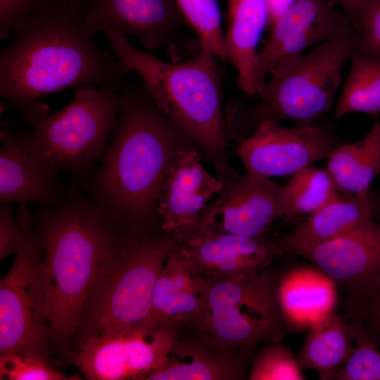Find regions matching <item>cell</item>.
Masks as SVG:
<instances>
[{
	"label": "cell",
	"mask_w": 380,
	"mask_h": 380,
	"mask_svg": "<svg viewBox=\"0 0 380 380\" xmlns=\"http://www.w3.org/2000/svg\"><path fill=\"white\" fill-rule=\"evenodd\" d=\"M337 191L325 169L305 167L292 175L284 186L283 216L310 215L330 201Z\"/></svg>",
	"instance_id": "obj_27"
},
{
	"label": "cell",
	"mask_w": 380,
	"mask_h": 380,
	"mask_svg": "<svg viewBox=\"0 0 380 380\" xmlns=\"http://www.w3.org/2000/svg\"><path fill=\"white\" fill-rule=\"evenodd\" d=\"M51 1L0 0L1 39H5L17 23L44 9Z\"/></svg>",
	"instance_id": "obj_34"
},
{
	"label": "cell",
	"mask_w": 380,
	"mask_h": 380,
	"mask_svg": "<svg viewBox=\"0 0 380 380\" xmlns=\"http://www.w3.org/2000/svg\"><path fill=\"white\" fill-rule=\"evenodd\" d=\"M255 346L223 345L197 328L179 332L166 364L146 380H240Z\"/></svg>",
	"instance_id": "obj_17"
},
{
	"label": "cell",
	"mask_w": 380,
	"mask_h": 380,
	"mask_svg": "<svg viewBox=\"0 0 380 380\" xmlns=\"http://www.w3.org/2000/svg\"><path fill=\"white\" fill-rule=\"evenodd\" d=\"M117 120L99 167L85 182L92 201L126 229H143L182 137L140 78L119 92Z\"/></svg>",
	"instance_id": "obj_2"
},
{
	"label": "cell",
	"mask_w": 380,
	"mask_h": 380,
	"mask_svg": "<svg viewBox=\"0 0 380 380\" xmlns=\"http://www.w3.org/2000/svg\"><path fill=\"white\" fill-rule=\"evenodd\" d=\"M335 282L310 267L290 270L279 278L277 294L281 311L293 329H304L333 310L338 297Z\"/></svg>",
	"instance_id": "obj_23"
},
{
	"label": "cell",
	"mask_w": 380,
	"mask_h": 380,
	"mask_svg": "<svg viewBox=\"0 0 380 380\" xmlns=\"http://www.w3.org/2000/svg\"><path fill=\"white\" fill-rule=\"evenodd\" d=\"M279 278L267 267L243 276L206 277L197 329L232 347L280 341L293 329L279 305Z\"/></svg>",
	"instance_id": "obj_8"
},
{
	"label": "cell",
	"mask_w": 380,
	"mask_h": 380,
	"mask_svg": "<svg viewBox=\"0 0 380 380\" xmlns=\"http://www.w3.org/2000/svg\"><path fill=\"white\" fill-rule=\"evenodd\" d=\"M178 246L194 268L205 277H232L256 272L284 251L264 238L229 233H196Z\"/></svg>",
	"instance_id": "obj_18"
},
{
	"label": "cell",
	"mask_w": 380,
	"mask_h": 380,
	"mask_svg": "<svg viewBox=\"0 0 380 380\" xmlns=\"http://www.w3.org/2000/svg\"><path fill=\"white\" fill-rule=\"evenodd\" d=\"M342 8L343 11L351 20L353 26L357 23L362 12L374 0H332Z\"/></svg>",
	"instance_id": "obj_36"
},
{
	"label": "cell",
	"mask_w": 380,
	"mask_h": 380,
	"mask_svg": "<svg viewBox=\"0 0 380 380\" xmlns=\"http://www.w3.org/2000/svg\"><path fill=\"white\" fill-rule=\"evenodd\" d=\"M269 26L265 0H227V25L224 37L227 60L237 70L239 88L257 95V47Z\"/></svg>",
	"instance_id": "obj_21"
},
{
	"label": "cell",
	"mask_w": 380,
	"mask_h": 380,
	"mask_svg": "<svg viewBox=\"0 0 380 380\" xmlns=\"http://www.w3.org/2000/svg\"><path fill=\"white\" fill-rule=\"evenodd\" d=\"M269 11V26L274 23L284 13L294 0H265Z\"/></svg>",
	"instance_id": "obj_37"
},
{
	"label": "cell",
	"mask_w": 380,
	"mask_h": 380,
	"mask_svg": "<svg viewBox=\"0 0 380 380\" xmlns=\"http://www.w3.org/2000/svg\"><path fill=\"white\" fill-rule=\"evenodd\" d=\"M355 342L353 350L335 374L336 380H380V352L358 322H347Z\"/></svg>",
	"instance_id": "obj_30"
},
{
	"label": "cell",
	"mask_w": 380,
	"mask_h": 380,
	"mask_svg": "<svg viewBox=\"0 0 380 380\" xmlns=\"http://www.w3.org/2000/svg\"><path fill=\"white\" fill-rule=\"evenodd\" d=\"M335 147L331 134L323 126L289 128L265 121L239 146L236 154L247 171L271 177L292 175L327 158Z\"/></svg>",
	"instance_id": "obj_13"
},
{
	"label": "cell",
	"mask_w": 380,
	"mask_h": 380,
	"mask_svg": "<svg viewBox=\"0 0 380 380\" xmlns=\"http://www.w3.org/2000/svg\"><path fill=\"white\" fill-rule=\"evenodd\" d=\"M353 348L347 322L331 312L313 322L297 355L301 369L317 372L320 379H333Z\"/></svg>",
	"instance_id": "obj_25"
},
{
	"label": "cell",
	"mask_w": 380,
	"mask_h": 380,
	"mask_svg": "<svg viewBox=\"0 0 380 380\" xmlns=\"http://www.w3.org/2000/svg\"><path fill=\"white\" fill-rule=\"evenodd\" d=\"M372 220L368 198L338 191L324 205L311 213L279 245L299 255L317 244L337 238Z\"/></svg>",
	"instance_id": "obj_22"
},
{
	"label": "cell",
	"mask_w": 380,
	"mask_h": 380,
	"mask_svg": "<svg viewBox=\"0 0 380 380\" xmlns=\"http://www.w3.org/2000/svg\"><path fill=\"white\" fill-rule=\"evenodd\" d=\"M0 210V261L15 253L23 239V230L18 217H14L11 205Z\"/></svg>",
	"instance_id": "obj_35"
},
{
	"label": "cell",
	"mask_w": 380,
	"mask_h": 380,
	"mask_svg": "<svg viewBox=\"0 0 380 380\" xmlns=\"http://www.w3.org/2000/svg\"><path fill=\"white\" fill-rule=\"evenodd\" d=\"M299 255L344 289L380 269V222L372 219Z\"/></svg>",
	"instance_id": "obj_20"
},
{
	"label": "cell",
	"mask_w": 380,
	"mask_h": 380,
	"mask_svg": "<svg viewBox=\"0 0 380 380\" xmlns=\"http://www.w3.org/2000/svg\"><path fill=\"white\" fill-rule=\"evenodd\" d=\"M187 23L197 33L201 51L227 61L221 13L217 0H175Z\"/></svg>",
	"instance_id": "obj_29"
},
{
	"label": "cell",
	"mask_w": 380,
	"mask_h": 380,
	"mask_svg": "<svg viewBox=\"0 0 380 380\" xmlns=\"http://www.w3.org/2000/svg\"><path fill=\"white\" fill-rule=\"evenodd\" d=\"M350 69L337 102L334 117L361 113L380 114V60L355 51L350 58Z\"/></svg>",
	"instance_id": "obj_26"
},
{
	"label": "cell",
	"mask_w": 380,
	"mask_h": 380,
	"mask_svg": "<svg viewBox=\"0 0 380 380\" xmlns=\"http://www.w3.org/2000/svg\"><path fill=\"white\" fill-rule=\"evenodd\" d=\"M354 27L355 51L380 60V0H374L365 8Z\"/></svg>",
	"instance_id": "obj_33"
},
{
	"label": "cell",
	"mask_w": 380,
	"mask_h": 380,
	"mask_svg": "<svg viewBox=\"0 0 380 380\" xmlns=\"http://www.w3.org/2000/svg\"><path fill=\"white\" fill-rule=\"evenodd\" d=\"M106 36L117 58L139 75L157 107L201 148L222 179L236 176L228 165L220 59L201 51L189 61L168 63L126 37Z\"/></svg>",
	"instance_id": "obj_4"
},
{
	"label": "cell",
	"mask_w": 380,
	"mask_h": 380,
	"mask_svg": "<svg viewBox=\"0 0 380 380\" xmlns=\"http://www.w3.org/2000/svg\"><path fill=\"white\" fill-rule=\"evenodd\" d=\"M120 108L119 93L91 86L77 88L72 101L51 113L39 102L22 113L32 127L30 150L79 179H86L106 151Z\"/></svg>",
	"instance_id": "obj_6"
},
{
	"label": "cell",
	"mask_w": 380,
	"mask_h": 380,
	"mask_svg": "<svg viewBox=\"0 0 380 380\" xmlns=\"http://www.w3.org/2000/svg\"><path fill=\"white\" fill-rule=\"evenodd\" d=\"M178 334L153 325L83 334L72 361L88 379L146 380L165 366Z\"/></svg>",
	"instance_id": "obj_10"
},
{
	"label": "cell",
	"mask_w": 380,
	"mask_h": 380,
	"mask_svg": "<svg viewBox=\"0 0 380 380\" xmlns=\"http://www.w3.org/2000/svg\"><path fill=\"white\" fill-rule=\"evenodd\" d=\"M85 26L98 32L136 37L149 49L169 42L186 23L175 0H86Z\"/></svg>",
	"instance_id": "obj_15"
},
{
	"label": "cell",
	"mask_w": 380,
	"mask_h": 380,
	"mask_svg": "<svg viewBox=\"0 0 380 380\" xmlns=\"http://www.w3.org/2000/svg\"><path fill=\"white\" fill-rule=\"evenodd\" d=\"M225 180L219 196L187 235L229 233L264 238L272 222L283 216L284 186L247 170Z\"/></svg>",
	"instance_id": "obj_11"
},
{
	"label": "cell",
	"mask_w": 380,
	"mask_h": 380,
	"mask_svg": "<svg viewBox=\"0 0 380 380\" xmlns=\"http://www.w3.org/2000/svg\"><path fill=\"white\" fill-rule=\"evenodd\" d=\"M42 246V283L51 338L79 331L87 300L126 229L75 189L33 216Z\"/></svg>",
	"instance_id": "obj_3"
},
{
	"label": "cell",
	"mask_w": 380,
	"mask_h": 380,
	"mask_svg": "<svg viewBox=\"0 0 380 380\" xmlns=\"http://www.w3.org/2000/svg\"><path fill=\"white\" fill-rule=\"evenodd\" d=\"M82 0H51L12 29L0 52V94L22 113L46 96L91 86L120 92L132 71L99 46Z\"/></svg>",
	"instance_id": "obj_1"
},
{
	"label": "cell",
	"mask_w": 380,
	"mask_h": 380,
	"mask_svg": "<svg viewBox=\"0 0 380 380\" xmlns=\"http://www.w3.org/2000/svg\"><path fill=\"white\" fill-rule=\"evenodd\" d=\"M0 203L49 206L67 194L57 167L29 148L26 134L1 122L0 129Z\"/></svg>",
	"instance_id": "obj_16"
},
{
	"label": "cell",
	"mask_w": 380,
	"mask_h": 380,
	"mask_svg": "<svg viewBox=\"0 0 380 380\" xmlns=\"http://www.w3.org/2000/svg\"><path fill=\"white\" fill-rule=\"evenodd\" d=\"M250 380H303L296 357L279 341L270 343L251 360Z\"/></svg>",
	"instance_id": "obj_31"
},
{
	"label": "cell",
	"mask_w": 380,
	"mask_h": 380,
	"mask_svg": "<svg viewBox=\"0 0 380 380\" xmlns=\"http://www.w3.org/2000/svg\"><path fill=\"white\" fill-rule=\"evenodd\" d=\"M17 217L22 242L0 281V353L32 352L46 357L51 336L42 283V246L27 204L19 203Z\"/></svg>",
	"instance_id": "obj_9"
},
{
	"label": "cell",
	"mask_w": 380,
	"mask_h": 380,
	"mask_svg": "<svg viewBox=\"0 0 380 380\" xmlns=\"http://www.w3.org/2000/svg\"><path fill=\"white\" fill-rule=\"evenodd\" d=\"M325 170L338 191L368 198L369 188L380 175V122L355 143L335 147Z\"/></svg>",
	"instance_id": "obj_24"
},
{
	"label": "cell",
	"mask_w": 380,
	"mask_h": 380,
	"mask_svg": "<svg viewBox=\"0 0 380 380\" xmlns=\"http://www.w3.org/2000/svg\"><path fill=\"white\" fill-rule=\"evenodd\" d=\"M343 289L344 319L360 324L380 348V269Z\"/></svg>",
	"instance_id": "obj_28"
},
{
	"label": "cell",
	"mask_w": 380,
	"mask_h": 380,
	"mask_svg": "<svg viewBox=\"0 0 380 380\" xmlns=\"http://www.w3.org/2000/svg\"><path fill=\"white\" fill-rule=\"evenodd\" d=\"M182 238L127 229L96 280L79 331L108 333L154 325L151 310L155 284Z\"/></svg>",
	"instance_id": "obj_5"
},
{
	"label": "cell",
	"mask_w": 380,
	"mask_h": 380,
	"mask_svg": "<svg viewBox=\"0 0 380 380\" xmlns=\"http://www.w3.org/2000/svg\"><path fill=\"white\" fill-rule=\"evenodd\" d=\"M355 42L356 32L319 44L275 66L258 94L260 123L289 120L297 126L315 125L332 106Z\"/></svg>",
	"instance_id": "obj_7"
},
{
	"label": "cell",
	"mask_w": 380,
	"mask_h": 380,
	"mask_svg": "<svg viewBox=\"0 0 380 380\" xmlns=\"http://www.w3.org/2000/svg\"><path fill=\"white\" fill-rule=\"evenodd\" d=\"M224 182L203 166L200 154L180 146L175 153L161 184L156 213L165 234L184 238L194 227Z\"/></svg>",
	"instance_id": "obj_14"
},
{
	"label": "cell",
	"mask_w": 380,
	"mask_h": 380,
	"mask_svg": "<svg viewBox=\"0 0 380 380\" xmlns=\"http://www.w3.org/2000/svg\"><path fill=\"white\" fill-rule=\"evenodd\" d=\"M63 373L48 364L46 357L32 352L0 353V379L63 380Z\"/></svg>",
	"instance_id": "obj_32"
},
{
	"label": "cell",
	"mask_w": 380,
	"mask_h": 380,
	"mask_svg": "<svg viewBox=\"0 0 380 380\" xmlns=\"http://www.w3.org/2000/svg\"><path fill=\"white\" fill-rule=\"evenodd\" d=\"M355 32L349 17L329 0H294L272 26L270 37L258 52L255 73L258 93L270 72L281 62L313 45Z\"/></svg>",
	"instance_id": "obj_12"
},
{
	"label": "cell",
	"mask_w": 380,
	"mask_h": 380,
	"mask_svg": "<svg viewBox=\"0 0 380 380\" xmlns=\"http://www.w3.org/2000/svg\"><path fill=\"white\" fill-rule=\"evenodd\" d=\"M207 279L178 246L170 254L155 284L151 319L179 333L197 328L203 313Z\"/></svg>",
	"instance_id": "obj_19"
}]
</instances>
